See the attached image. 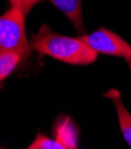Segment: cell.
Returning <instances> with one entry per match:
<instances>
[{"instance_id": "obj_1", "label": "cell", "mask_w": 131, "mask_h": 149, "mask_svg": "<svg viewBox=\"0 0 131 149\" xmlns=\"http://www.w3.org/2000/svg\"><path fill=\"white\" fill-rule=\"evenodd\" d=\"M30 46L40 54L73 65H87L96 62L98 57V53L89 47L79 37L73 38L58 34L47 24L42 25L38 32L31 37Z\"/></svg>"}, {"instance_id": "obj_2", "label": "cell", "mask_w": 131, "mask_h": 149, "mask_svg": "<svg viewBox=\"0 0 131 149\" xmlns=\"http://www.w3.org/2000/svg\"><path fill=\"white\" fill-rule=\"evenodd\" d=\"M25 14L20 5H11L0 15V51H10L25 58L31 52L25 31Z\"/></svg>"}, {"instance_id": "obj_3", "label": "cell", "mask_w": 131, "mask_h": 149, "mask_svg": "<svg viewBox=\"0 0 131 149\" xmlns=\"http://www.w3.org/2000/svg\"><path fill=\"white\" fill-rule=\"evenodd\" d=\"M79 38L95 52L115 56L124 59H131V45L118 34L107 29H99Z\"/></svg>"}, {"instance_id": "obj_4", "label": "cell", "mask_w": 131, "mask_h": 149, "mask_svg": "<svg viewBox=\"0 0 131 149\" xmlns=\"http://www.w3.org/2000/svg\"><path fill=\"white\" fill-rule=\"evenodd\" d=\"M104 96L114 103V105L116 108V111H117L121 132H122L126 143L131 148V114L129 113V110L124 105V103H123V101L121 98L119 91L116 90V89H111V90H109L106 92Z\"/></svg>"}, {"instance_id": "obj_5", "label": "cell", "mask_w": 131, "mask_h": 149, "mask_svg": "<svg viewBox=\"0 0 131 149\" xmlns=\"http://www.w3.org/2000/svg\"><path fill=\"white\" fill-rule=\"evenodd\" d=\"M49 1L69 18V20H71L77 31H84L85 26L82 12V0H49Z\"/></svg>"}, {"instance_id": "obj_6", "label": "cell", "mask_w": 131, "mask_h": 149, "mask_svg": "<svg viewBox=\"0 0 131 149\" xmlns=\"http://www.w3.org/2000/svg\"><path fill=\"white\" fill-rule=\"evenodd\" d=\"M55 140L59 141L66 149H78L77 130L69 118H64L55 128Z\"/></svg>"}, {"instance_id": "obj_7", "label": "cell", "mask_w": 131, "mask_h": 149, "mask_svg": "<svg viewBox=\"0 0 131 149\" xmlns=\"http://www.w3.org/2000/svg\"><path fill=\"white\" fill-rule=\"evenodd\" d=\"M24 57L17 52L0 51V83L4 82L17 69Z\"/></svg>"}, {"instance_id": "obj_8", "label": "cell", "mask_w": 131, "mask_h": 149, "mask_svg": "<svg viewBox=\"0 0 131 149\" xmlns=\"http://www.w3.org/2000/svg\"><path fill=\"white\" fill-rule=\"evenodd\" d=\"M26 149H66L59 141L52 140L43 134H38Z\"/></svg>"}, {"instance_id": "obj_9", "label": "cell", "mask_w": 131, "mask_h": 149, "mask_svg": "<svg viewBox=\"0 0 131 149\" xmlns=\"http://www.w3.org/2000/svg\"><path fill=\"white\" fill-rule=\"evenodd\" d=\"M40 1L42 0H10V4L11 5H20L24 14L27 15L30 13V11Z\"/></svg>"}, {"instance_id": "obj_10", "label": "cell", "mask_w": 131, "mask_h": 149, "mask_svg": "<svg viewBox=\"0 0 131 149\" xmlns=\"http://www.w3.org/2000/svg\"><path fill=\"white\" fill-rule=\"evenodd\" d=\"M128 63H129V64L131 65V59H128Z\"/></svg>"}, {"instance_id": "obj_11", "label": "cell", "mask_w": 131, "mask_h": 149, "mask_svg": "<svg viewBox=\"0 0 131 149\" xmlns=\"http://www.w3.org/2000/svg\"><path fill=\"white\" fill-rule=\"evenodd\" d=\"M0 149H1V148H0Z\"/></svg>"}]
</instances>
